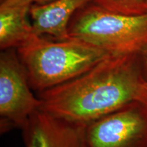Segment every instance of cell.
Instances as JSON below:
<instances>
[{
  "instance_id": "cell-7",
  "label": "cell",
  "mask_w": 147,
  "mask_h": 147,
  "mask_svg": "<svg viewBox=\"0 0 147 147\" xmlns=\"http://www.w3.org/2000/svg\"><path fill=\"white\" fill-rule=\"evenodd\" d=\"M89 1L91 0H53L44 4L34 3L29 15L34 34L58 40L68 38L71 18Z\"/></svg>"
},
{
  "instance_id": "cell-1",
  "label": "cell",
  "mask_w": 147,
  "mask_h": 147,
  "mask_svg": "<svg viewBox=\"0 0 147 147\" xmlns=\"http://www.w3.org/2000/svg\"><path fill=\"white\" fill-rule=\"evenodd\" d=\"M140 55H108L76 78L38 92L40 110L83 125L127 104L147 102Z\"/></svg>"
},
{
  "instance_id": "cell-10",
  "label": "cell",
  "mask_w": 147,
  "mask_h": 147,
  "mask_svg": "<svg viewBox=\"0 0 147 147\" xmlns=\"http://www.w3.org/2000/svg\"><path fill=\"white\" fill-rule=\"evenodd\" d=\"M141 68L144 80L147 81V48L140 55Z\"/></svg>"
},
{
  "instance_id": "cell-12",
  "label": "cell",
  "mask_w": 147,
  "mask_h": 147,
  "mask_svg": "<svg viewBox=\"0 0 147 147\" xmlns=\"http://www.w3.org/2000/svg\"><path fill=\"white\" fill-rule=\"evenodd\" d=\"M144 87H145V89H146V91L147 93V81H146V80H145V82H144Z\"/></svg>"
},
{
  "instance_id": "cell-9",
  "label": "cell",
  "mask_w": 147,
  "mask_h": 147,
  "mask_svg": "<svg viewBox=\"0 0 147 147\" xmlns=\"http://www.w3.org/2000/svg\"><path fill=\"white\" fill-rule=\"evenodd\" d=\"M110 12L122 15L138 16L147 14V0H91Z\"/></svg>"
},
{
  "instance_id": "cell-8",
  "label": "cell",
  "mask_w": 147,
  "mask_h": 147,
  "mask_svg": "<svg viewBox=\"0 0 147 147\" xmlns=\"http://www.w3.org/2000/svg\"><path fill=\"white\" fill-rule=\"evenodd\" d=\"M33 0L0 1V49L21 47L34 36L29 16Z\"/></svg>"
},
{
  "instance_id": "cell-3",
  "label": "cell",
  "mask_w": 147,
  "mask_h": 147,
  "mask_svg": "<svg viewBox=\"0 0 147 147\" xmlns=\"http://www.w3.org/2000/svg\"><path fill=\"white\" fill-rule=\"evenodd\" d=\"M68 35L110 55H140L147 48V14L122 15L89 1L71 18Z\"/></svg>"
},
{
  "instance_id": "cell-2",
  "label": "cell",
  "mask_w": 147,
  "mask_h": 147,
  "mask_svg": "<svg viewBox=\"0 0 147 147\" xmlns=\"http://www.w3.org/2000/svg\"><path fill=\"white\" fill-rule=\"evenodd\" d=\"M17 53L31 87L37 93L80 76L110 55L71 37L58 40L37 35Z\"/></svg>"
},
{
  "instance_id": "cell-5",
  "label": "cell",
  "mask_w": 147,
  "mask_h": 147,
  "mask_svg": "<svg viewBox=\"0 0 147 147\" xmlns=\"http://www.w3.org/2000/svg\"><path fill=\"white\" fill-rule=\"evenodd\" d=\"M28 76L17 49L0 53V129H23L30 116L39 110L42 101L32 92Z\"/></svg>"
},
{
  "instance_id": "cell-4",
  "label": "cell",
  "mask_w": 147,
  "mask_h": 147,
  "mask_svg": "<svg viewBox=\"0 0 147 147\" xmlns=\"http://www.w3.org/2000/svg\"><path fill=\"white\" fill-rule=\"evenodd\" d=\"M82 147H147V102L136 101L81 125Z\"/></svg>"
},
{
  "instance_id": "cell-11",
  "label": "cell",
  "mask_w": 147,
  "mask_h": 147,
  "mask_svg": "<svg viewBox=\"0 0 147 147\" xmlns=\"http://www.w3.org/2000/svg\"><path fill=\"white\" fill-rule=\"evenodd\" d=\"M34 3H37V4H44V3H47L52 1L53 0H33Z\"/></svg>"
},
{
  "instance_id": "cell-6",
  "label": "cell",
  "mask_w": 147,
  "mask_h": 147,
  "mask_svg": "<svg viewBox=\"0 0 147 147\" xmlns=\"http://www.w3.org/2000/svg\"><path fill=\"white\" fill-rule=\"evenodd\" d=\"M25 147H82L81 126L38 110L22 129Z\"/></svg>"
}]
</instances>
